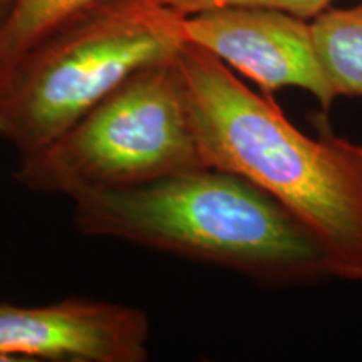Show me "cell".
<instances>
[{"label": "cell", "mask_w": 362, "mask_h": 362, "mask_svg": "<svg viewBox=\"0 0 362 362\" xmlns=\"http://www.w3.org/2000/svg\"><path fill=\"white\" fill-rule=\"evenodd\" d=\"M176 61L205 165L279 200L320 243L332 277L362 282V144L304 134L200 45L187 42Z\"/></svg>", "instance_id": "obj_1"}, {"label": "cell", "mask_w": 362, "mask_h": 362, "mask_svg": "<svg viewBox=\"0 0 362 362\" xmlns=\"http://www.w3.org/2000/svg\"><path fill=\"white\" fill-rule=\"evenodd\" d=\"M72 223L88 237L225 267L265 284L330 275L320 243L288 208L242 176L211 166L76 198Z\"/></svg>", "instance_id": "obj_2"}, {"label": "cell", "mask_w": 362, "mask_h": 362, "mask_svg": "<svg viewBox=\"0 0 362 362\" xmlns=\"http://www.w3.org/2000/svg\"><path fill=\"white\" fill-rule=\"evenodd\" d=\"M183 21L144 0H98L72 16L0 86V139L19 156L47 146L133 72L178 56Z\"/></svg>", "instance_id": "obj_3"}, {"label": "cell", "mask_w": 362, "mask_h": 362, "mask_svg": "<svg viewBox=\"0 0 362 362\" xmlns=\"http://www.w3.org/2000/svg\"><path fill=\"white\" fill-rule=\"evenodd\" d=\"M176 57L133 72L66 133L19 156L17 183L76 200L206 166Z\"/></svg>", "instance_id": "obj_4"}, {"label": "cell", "mask_w": 362, "mask_h": 362, "mask_svg": "<svg viewBox=\"0 0 362 362\" xmlns=\"http://www.w3.org/2000/svg\"><path fill=\"white\" fill-rule=\"evenodd\" d=\"M187 42L211 52L259 84L264 94L285 88L310 93L327 112L336 101L312 35L302 17L267 7L230 6L185 16Z\"/></svg>", "instance_id": "obj_5"}, {"label": "cell", "mask_w": 362, "mask_h": 362, "mask_svg": "<svg viewBox=\"0 0 362 362\" xmlns=\"http://www.w3.org/2000/svg\"><path fill=\"white\" fill-rule=\"evenodd\" d=\"M149 319L107 300L64 298L47 305L0 304V354L12 362H144Z\"/></svg>", "instance_id": "obj_6"}, {"label": "cell", "mask_w": 362, "mask_h": 362, "mask_svg": "<svg viewBox=\"0 0 362 362\" xmlns=\"http://www.w3.org/2000/svg\"><path fill=\"white\" fill-rule=\"evenodd\" d=\"M310 27L317 56L337 96H362V7L325 8Z\"/></svg>", "instance_id": "obj_7"}, {"label": "cell", "mask_w": 362, "mask_h": 362, "mask_svg": "<svg viewBox=\"0 0 362 362\" xmlns=\"http://www.w3.org/2000/svg\"><path fill=\"white\" fill-rule=\"evenodd\" d=\"M94 2L98 0H13L0 25V86L40 40Z\"/></svg>", "instance_id": "obj_8"}, {"label": "cell", "mask_w": 362, "mask_h": 362, "mask_svg": "<svg viewBox=\"0 0 362 362\" xmlns=\"http://www.w3.org/2000/svg\"><path fill=\"white\" fill-rule=\"evenodd\" d=\"M153 6H161L181 13V16H192V13L208 11L216 7L230 6H245V7H267L277 8L302 17L309 21L329 8L334 0H144Z\"/></svg>", "instance_id": "obj_9"}, {"label": "cell", "mask_w": 362, "mask_h": 362, "mask_svg": "<svg viewBox=\"0 0 362 362\" xmlns=\"http://www.w3.org/2000/svg\"><path fill=\"white\" fill-rule=\"evenodd\" d=\"M13 6V0H0V25L6 21L8 11H11Z\"/></svg>", "instance_id": "obj_10"}, {"label": "cell", "mask_w": 362, "mask_h": 362, "mask_svg": "<svg viewBox=\"0 0 362 362\" xmlns=\"http://www.w3.org/2000/svg\"><path fill=\"white\" fill-rule=\"evenodd\" d=\"M359 7H362V0H361V2H359Z\"/></svg>", "instance_id": "obj_11"}]
</instances>
